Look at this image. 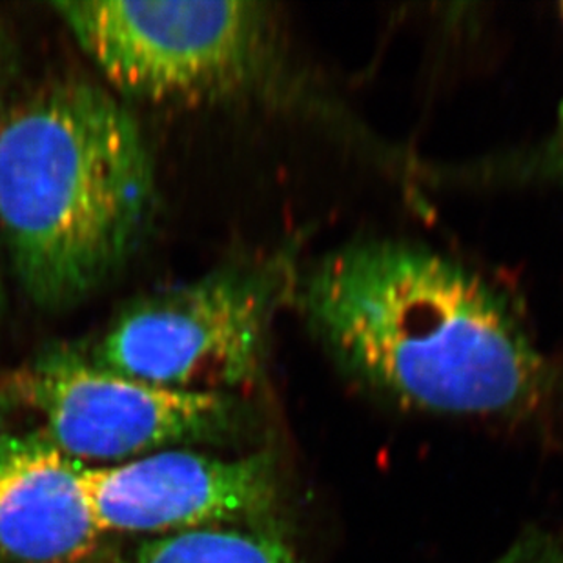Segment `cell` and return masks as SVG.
Wrapping results in <instances>:
<instances>
[{
  "instance_id": "1",
  "label": "cell",
  "mask_w": 563,
  "mask_h": 563,
  "mask_svg": "<svg viewBox=\"0 0 563 563\" xmlns=\"http://www.w3.org/2000/svg\"><path fill=\"white\" fill-rule=\"evenodd\" d=\"M301 305L346 373L407 407L515 416L548 394V363L504 296L426 249L334 252L305 279Z\"/></svg>"
},
{
  "instance_id": "3",
  "label": "cell",
  "mask_w": 563,
  "mask_h": 563,
  "mask_svg": "<svg viewBox=\"0 0 563 563\" xmlns=\"http://www.w3.org/2000/svg\"><path fill=\"white\" fill-rule=\"evenodd\" d=\"M52 8L124 99L155 107L227 101L276 75V21L260 2L64 0Z\"/></svg>"
},
{
  "instance_id": "4",
  "label": "cell",
  "mask_w": 563,
  "mask_h": 563,
  "mask_svg": "<svg viewBox=\"0 0 563 563\" xmlns=\"http://www.w3.org/2000/svg\"><path fill=\"white\" fill-rule=\"evenodd\" d=\"M287 263H232L133 299L77 356L155 387L229 394L260 376Z\"/></svg>"
},
{
  "instance_id": "6",
  "label": "cell",
  "mask_w": 563,
  "mask_h": 563,
  "mask_svg": "<svg viewBox=\"0 0 563 563\" xmlns=\"http://www.w3.org/2000/svg\"><path fill=\"white\" fill-rule=\"evenodd\" d=\"M99 531L188 532L265 516L276 501L271 460L161 451L113 467H85Z\"/></svg>"
},
{
  "instance_id": "5",
  "label": "cell",
  "mask_w": 563,
  "mask_h": 563,
  "mask_svg": "<svg viewBox=\"0 0 563 563\" xmlns=\"http://www.w3.org/2000/svg\"><path fill=\"white\" fill-rule=\"evenodd\" d=\"M13 401L43 418L41 431L75 462H110L207 437L232 415L227 394L155 387L110 373L69 346L49 351L4 382Z\"/></svg>"
},
{
  "instance_id": "11",
  "label": "cell",
  "mask_w": 563,
  "mask_h": 563,
  "mask_svg": "<svg viewBox=\"0 0 563 563\" xmlns=\"http://www.w3.org/2000/svg\"><path fill=\"white\" fill-rule=\"evenodd\" d=\"M11 434L8 432V426H5L4 416L0 412V446L4 445L5 441L10 440Z\"/></svg>"
},
{
  "instance_id": "10",
  "label": "cell",
  "mask_w": 563,
  "mask_h": 563,
  "mask_svg": "<svg viewBox=\"0 0 563 563\" xmlns=\"http://www.w3.org/2000/svg\"><path fill=\"white\" fill-rule=\"evenodd\" d=\"M5 69V44L2 32H0V96H2V82H4ZM2 110H0V119H2Z\"/></svg>"
},
{
  "instance_id": "12",
  "label": "cell",
  "mask_w": 563,
  "mask_h": 563,
  "mask_svg": "<svg viewBox=\"0 0 563 563\" xmlns=\"http://www.w3.org/2000/svg\"><path fill=\"white\" fill-rule=\"evenodd\" d=\"M5 309V290H4V282H2V272H0V316L4 312Z\"/></svg>"
},
{
  "instance_id": "9",
  "label": "cell",
  "mask_w": 563,
  "mask_h": 563,
  "mask_svg": "<svg viewBox=\"0 0 563 563\" xmlns=\"http://www.w3.org/2000/svg\"><path fill=\"white\" fill-rule=\"evenodd\" d=\"M493 563H563V538L531 529Z\"/></svg>"
},
{
  "instance_id": "8",
  "label": "cell",
  "mask_w": 563,
  "mask_h": 563,
  "mask_svg": "<svg viewBox=\"0 0 563 563\" xmlns=\"http://www.w3.org/2000/svg\"><path fill=\"white\" fill-rule=\"evenodd\" d=\"M121 563H301L271 532L212 527L177 532L135 549Z\"/></svg>"
},
{
  "instance_id": "7",
  "label": "cell",
  "mask_w": 563,
  "mask_h": 563,
  "mask_svg": "<svg viewBox=\"0 0 563 563\" xmlns=\"http://www.w3.org/2000/svg\"><path fill=\"white\" fill-rule=\"evenodd\" d=\"M85 465L41 432L0 446V560L80 563L102 532L82 490Z\"/></svg>"
},
{
  "instance_id": "2",
  "label": "cell",
  "mask_w": 563,
  "mask_h": 563,
  "mask_svg": "<svg viewBox=\"0 0 563 563\" xmlns=\"http://www.w3.org/2000/svg\"><path fill=\"white\" fill-rule=\"evenodd\" d=\"M155 172L113 91L57 79L0 119V232L22 292L48 312L101 290L143 241Z\"/></svg>"
}]
</instances>
